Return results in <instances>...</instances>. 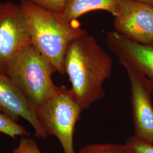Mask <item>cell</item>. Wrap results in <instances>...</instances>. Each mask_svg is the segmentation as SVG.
<instances>
[{"mask_svg":"<svg viewBox=\"0 0 153 153\" xmlns=\"http://www.w3.org/2000/svg\"><path fill=\"white\" fill-rule=\"evenodd\" d=\"M114 20L116 32L140 44L153 40V6L137 0H124Z\"/></svg>","mask_w":153,"mask_h":153,"instance_id":"7","label":"cell"},{"mask_svg":"<svg viewBox=\"0 0 153 153\" xmlns=\"http://www.w3.org/2000/svg\"><path fill=\"white\" fill-rule=\"evenodd\" d=\"M124 0H66L61 12L66 19L77 20L80 16L90 11L103 10L114 16Z\"/></svg>","mask_w":153,"mask_h":153,"instance_id":"10","label":"cell"},{"mask_svg":"<svg viewBox=\"0 0 153 153\" xmlns=\"http://www.w3.org/2000/svg\"><path fill=\"white\" fill-rule=\"evenodd\" d=\"M50 11L61 13L66 0H28Z\"/></svg>","mask_w":153,"mask_h":153,"instance_id":"15","label":"cell"},{"mask_svg":"<svg viewBox=\"0 0 153 153\" xmlns=\"http://www.w3.org/2000/svg\"><path fill=\"white\" fill-rule=\"evenodd\" d=\"M131 84L134 136L153 145V88L148 79L131 66L120 62Z\"/></svg>","mask_w":153,"mask_h":153,"instance_id":"6","label":"cell"},{"mask_svg":"<svg viewBox=\"0 0 153 153\" xmlns=\"http://www.w3.org/2000/svg\"><path fill=\"white\" fill-rule=\"evenodd\" d=\"M107 42L120 61L140 72L148 79L153 90V47L134 42L117 32L107 33Z\"/></svg>","mask_w":153,"mask_h":153,"instance_id":"9","label":"cell"},{"mask_svg":"<svg viewBox=\"0 0 153 153\" xmlns=\"http://www.w3.org/2000/svg\"><path fill=\"white\" fill-rule=\"evenodd\" d=\"M20 5L32 44L57 72L65 74L64 58L69 45L87 31L81 27L78 20H67L61 13L50 11L28 0H22Z\"/></svg>","mask_w":153,"mask_h":153,"instance_id":"2","label":"cell"},{"mask_svg":"<svg viewBox=\"0 0 153 153\" xmlns=\"http://www.w3.org/2000/svg\"><path fill=\"white\" fill-rule=\"evenodd\" d=\"M112 58L88 33L69 44L64 58V71L78 104L87 109L105 95L103 85L112 73Z\"/></svg>","mask_w":153,"mask_h":153,"instance_id":"1","label":"cell"},{"mask_svg":"<svg viewBox=\"0 0 153 153\" xmlns=\"http://www.w3.org/2000/svg\"><path fill=\"white\" fill-rule=\"evenodd\" d=\"M56 70L33 44L19 49L9 61L4 74L36 108L59 90L52 76Z\"/></svg>","mask_w":153,"mask_h":153,"instance_id":"3","label":"cell"},{"mask_svg":"<svg viewBox=\"0 0 153 153\" xmlns=\"http://www.w3.org/2000/svg\"><path fill=\"white\" fill-rule=\"evenodd\" d=\"M13 153H42L36 141L28 137H22L18 147L13 149Z\"/></svg>","mask_w":153,"mask_h":153,"instance_id":"14","label":"cell"},{"mask_svg":"<svg viewBox=\"0 0 153 153\" xmlns=\"http://www.w3.org/2000/svg\"><path fill=\"white\" fill-rule=\"evenodd\" d=\"M138 1L141 2L145 4H147L149 5L153 6V0H137Z\"/></svg>","mask_w":153,"mask_h":153,"instance_id":"16","label":"cell"},{"mask_svg":"<svg viewBox=\"0 0 153 153\" xmlns=\"http://www.w3.org/2000/svg\"><path fill=\"white\" fill-rule=\"evenodd\" d=\"M77 153H132L126 145L115 143L90 144L82 148Z\"/></svg>","mask_w":153,"mask_h":153,"instance_id":"12","label":"cell"},{"mask_svg":"<svg viewBox=\"0 0 153 153\" xmlns=\"http://www.w3.org/2000/svg\"><path fill=\"white\" fill-rule=\"evenodd\" d=\"M0 133L16 138V136L28 137L30 133L25 128L7 115L0 112Z\"/></svg>","mask_w":153,"mask_h":153,"instance_id":"11","label":"cell"},{"mask_svg":"<svg viewBox=\"0 0 153 153\" xmlns=\"http://www.w3.org/2000/svg\"><path fill=\"white\" fill-rule=\"evenodd\" d=\"M31 43L21 6L11 2L0 3V72L23 47Z\"/></svg>","mask_w":153,"mask_h":153,"instance_id":"5","label":"cell"},{"mask_svg":"<svg viewBox=\"0 0 153 153\" xmlns=\"http://www.w3.org/2000/svg\"><path fill=\"white\" fill-rule=\"evenodd\" d=\"M0 112L16 121L21 118L27 121L33 126L37 137L46 139L48 136L39 120L36 108L16 85L1 72Z\"/></svg>","mask_w":153,"mask_h":153,"instance_id":"8","label":"cell"},{"mask_svg":"<svg viewBox=\"0 0 153 153\" xmlns=\"http://www.w3.org/2000/svg\"><path fill=\"white\" fill-rule=\"evenodd\" d=\"M151 46H152V47H153V42H152V44H151Z\"/></svg>","mask_w":153,"mask_h":153,"instance_id":"17","label":"cell"},{"mask_svg":"<svg viewBox=\"0 0 153 153\" xmlns=\"http://www.w3.org/2000/svg\"><path fill=\"white\" fill-rule=\"evenodd\" d=\"M82 110L71 90L64 85L36 108L39 120L46 134L57 137L64 153H76L74 133Z\"/></svg>","mask_w":153,"mask_h":153,"instance_id":"4","label":"cell"},{"mask_svg":"<svg viewBox=\"0 0 153 153\" xmlns=\"http://www.w3.org/2000/svg\"><path fill=\"white\" fill-rule=\"evenodd\" d=\"M126 144L132 153H153V145L133 136L128 138Z\"/></svg>","mask_w":153,"mask_h":153,"instance_id":"13","label":"cell"}]
</instances>
